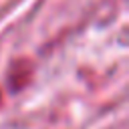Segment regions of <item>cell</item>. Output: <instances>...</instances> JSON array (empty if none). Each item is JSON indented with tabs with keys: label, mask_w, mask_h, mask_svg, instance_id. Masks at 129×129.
Returning a JSON list of instances; mask_svg holds the SVG:
<instances>
[{
	"label": "cell",
	"mask_w": 129,
	"mask_h": 129,
	"mask_svg": "<svg viewBox=\"0 0 129 129\" xmlns=\"http://www.w3.org/2000/svg\"><path fill=\"white\" fill-rule=\"evenodd\" d=\"M32 77V67L28 60H18L12 64L10 69V87L16 91V89H22Z\"/></svg>",
	"instance_id": "cell-1"
}]
</instances>
